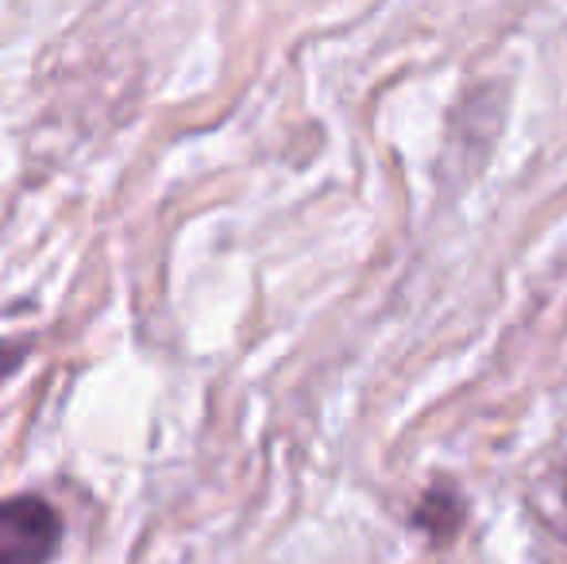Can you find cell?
Segmentation results:
<instances>
[{
	"mask_svg": "<svg viewBox=\"0 0 567 564\" xmlns=\"http://www.w3.org/2000/svg\"><path fill=\"white\" fill-rule=\"evenodd\" d=\"M23 352H28V348H12V345H4V340H0V376H4L8 368H16V363L23 360Z\"/></svg>",
	"mask_w": 567,
	"mask_h": 564,
	"instance_id": "obj_4",
	"label": "cell"
},
{
	"mask_svg": "<svg viewBox=\"0 0 567 564\" xmlns=\"http://www.w3.org/2000/svg\"><path fill=\"white\" fill-rule=\"evenodd\" d=\"M553 499H556V514H560V534L567 537V457L556 464V472H553Z\"/></svg>",
	"mask_w": 567,
	"mask_h": 564,
	"instance_id": "obj_3",
	"label": "cell"
},
{
	"mask_svg": "<svg viewBox=\"0 0 567 564\" xmlns=\"http://www.w3.org/2000/svg\"><path fill=\"white\" fill-rule=\"evenodd\" d=\"M62 545V514L43 495L0 503V564H51Z\"/></svg>",
	"mask_w": 567,
	"mask_h": 564,
	"instance_id": "obj_1",
	"label": "cell"
},
{
	"mask_svg": "<svg viewBox=\"0 0 567 564\" xmlns=\"http://www.w3.org/2000/svg\"><path fill=\"white\" fill-rule=\"evenodd\" d=\"M463 522H467V499L452 480H436L433 488H425L410 511V526L433 545H449L463 530Z\"/></svg>",
	"mask_w": 567,
	"mask_h": 564,
	"instance_id": "obj_2",
	"label": "cell"
}]
</instances>
